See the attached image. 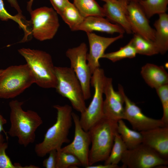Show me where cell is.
Returning <instances> with one entry per match:
<instances>
[{
    "mask_svg": "<svg viewBox=\"0 0 168 168\" xmlns=\"http://www.w3.org/2000/svg\"><path fill=\"white\" fill-rule=\"evenodd\" d=\"M56 91L68 99L72 107L81 113L86 108L82 88L74 72L71 67H55Z\"/></svg>",
    "mask_w": 168,
    "mask_h": 168,
    "instance_id": "cell-6",
    "label": "cell"
},
{
    "mask_svg": "<svg viewBox=\"0 0 168 168\" xmlns=\"http://www.w3.org/2000/svg\"><path fill=\"white\" fill-rule=\"evenodd\" d=\"M121 161L123 168H152L168 164V160L142 143L133 148L127 149Z\"/></svg>",
    "mask_w": 168,
    "mask_h": 168,
    "instance_id": "cell-9",
    "label": "cell"
},
{
    "mask_svg": "<svg viewBox=\"0 0 168 168\" xmlns=\"http://www.w3.org/2000/svg\"><path fill=\"white\" fill-rule=\"evenodd\" d=\"M88 131L91 144L88 155L89 166L105 161L109 156L118 133V122L104 116Z\"/></svg>",
    "mask_w": 168,
    "mask_h": 168,
    "instance_id": "cell-3",
    "label": "cell"
},
{
    "mask_svg": "<svg viewBox=\"0 0 168 168\" xmlns=\"http://www.w3.org/2000/svg\"><path fill=\"white\" fill-rule=\"evenodd\" d=\"M86 168H120L118 165H112L110 164L99 165H91L88 166Z\"/></svg>",
    "mask_w": 168,
    "mask_h": 168,
    "instance_id": "cell-36",
    "label": "cell"
},
{
    "mask_svg": "<svg viewBox=\"0 0 168 168\" xmlns=\"http://www.w3.org/2000/svg\"><path fill=\"white\" fill-rule=\"evenodd\" d=\"M129 2H138L142 0H127Z\"/></svg>",
    "mask_w": 168,
    "mask_h": 168,
    "instance_id": "cell-38",
    "label": "cell"
},
{
    "mask_svg": "<svg viewBox=\"0 0 168 168\" xmlns=\"http://www.w3.org/2000/svg\"><path fill=\"white\" fill-rule=\"evenodd\" d=\"M72 118L75 125L74 139L69 144L61 147L64 152L72 154L80 161L82 166L85 167L88 166V155L91 140L88 131H85L80 123V117L72 112Z\"/></svg>",
    "mask_w": 168,
    "mask_h": 168,
    "instance_id": "cell-12",
    "label": "cell"
},
{
    "mask_svg": "<svg viewBox=\"0 0 168 168\" xmlns=\"http://www.w3.org/2000/svg\"><path fill=\"white\" fill-rule=\"evenodd\" d=\"M11 6L13 7L17 11L18 14L20 16L22 15V11L20 8L17 0H7Z\"/></svg>",
    "mask_w": 168,
    "mask_h": 168,
    "instance_id": "cell-35",
    "label": "cell"
},
{
    "mask_svg": "<svg viewBox=\"0 0 168 168\" xmlns=\"http://www.w3.org/2000/svg\"><path fill=\"white\" fill-rule=\"evenodd\" d=\"M24 103L17 100L9 102L11 125L7 133L11 137H16L18 143L26 147L34 142L36 130L43 121L36 112L24 110L22 107Z\"/></svg>",
    "mask_w": 168,
    "mask_h": 168,
    "instance_id": "cell-1",
    "label": "cell"
},
{
    "mask_svg": "<svg viewBox=\"0 0 168 168\" xmlns=\"http://www.w3.org/2000/svg\"><path fill=\"white\" fill-rule=\"evenodd\" d=\"M35 83L33 74L26 63L9 66L0 75V98H13Z\"/></svg>",
    "mask_w": 168,
    "mask_h": 168,
    "instance_id": "cell-5",
    "label": "cell"
},
{
    "mask_svg": "<svg viewBox=\"0 0 168 168\" xmlns=\"http://www.w3.org/2000/svg\"><path fill=\"white\" fill-rule=\"evenodd\" d=\"M7 123L6 119L3 116L0 112V145L5 142V140L2 133V131H4L3 127Z\"/></svg>",
    "mask_w": 168,
    "mask_h": 168,
    "instance_id": "cell-34",
    "label": "cell"
},
{
    "mask_svg": "<svg viewBox=\"0 0 168 168\" xmlns=\"http://www.w3.org/2000/svg\"><path fill=\"white\" fill-rule=\"evenodd\" d=\"M34 37L40 41L52 39L60 26L58 14L52 7L44 6L30 12Z\"/></svg>",
    "mask_w": 168,
    "mask_h": 168,
    "instance_id": "cell-8",
    "label": "cell"
},
{
    "mask_svg": "<svg viewBox=\"0 0 168 168\" xmlns=\"http://www.w3.org/2000/svg\"><path fill=\"white\" fill-rule=\"evenodd\" d=\"M137 54L135 48L130 41L129 43L116 51L105 54L102 58L108 59L115 62L125 58H133Z\"/></svg>",
    "mask_w": 168,
    "mask_h": 168,
    "instance_id": "cell-27",
    "label": "cell"
},
{
    "mask_svg": "<svg viewBox=\"0 0 168 168\" xmlns=\"http://www.w3.org/2000/svg\"><path fill=\"white\" fill-rule=\"evenodd\" d=\"M141 73L145 82L152 88L156 89L168 84V74L162 66L147 63L142 68Z\"/></svg>",
    "mask_w": 168,
    "mask_h": 168,
    "instance_id": "cell-19",
    "label": "cell"
},
{
    "mask_svg": "<svg viewBox=\"0 0 168 168\" xmlns=\"http://www.w3.org/2000/svg\"><path fill=\"white\" fill-rule=\"evenodd\" d=\"M82 31L87 33L94 31L113 34L114 33L124 34V30L119 25L113 24L103 17L91 16L85 18L83 22L73 31Z\"/></svg>",
    "mask_w": 168,
    "mask_h": 168,
    "instance_id": "cell-18",
    "label": "cell"
},
{
    "mask_svg": "<svg viewBox=\"0 0 168 168\" xmlns=\"http://www.w3.org/2000/svg\"><path fill=\"white\" fill-rule=\"evenodd\" d=\"M128 19L132 32L145 39L154 41L155 30L150 25L148 18L138 2H129Z\"/></svg>",
    "mask_w": 168,
    "mask_h": 168,
    "instance_id": "cell-14",
    "label": "cell"
},
{
    "mask_svg": "<svg viewBox=\"0 0 168 168\" xmlns=\"http://www.w3.org/2000/svg\"><path fill=\"white\" fill-rule=\"evenodd\" d=\"M48 157L43 162V167L46 168H56L57 151L56 150H52L49 153Z\"/></svg>",
    "mask_w": 168,
    "mask_h": 168,
    "instance_id": "cell-32",
    "label": "cell"
},
{
    "mask_svg": "<svg viewBox=\"0 0 168 168\" xmlns=\"http://www.w3.org/2000/svg\"><path fill=\"white\" fill-rule=\"evenodd\" d=\"M57 151L56 168H74L82 166L79 159L73 154L63 152L60 148Z\"/></svg>",
    "mask_w": 168,
    "mask_h": 168,
    "instance_id": "cell-28",
    "label": "cell"
},
{
    "mask_svg": "<svg viewBox=\"0 0 168 168\" xmlns=\"http://www.w3.org/2000/svg\"><path fill=\"white\" fill-rule=\"evenodd\" d=\"M49 0L54 9L59 15L61 14L67 4L69 1V0Z\"/></svg>",
    "mask_w": 168,
    "mask_h": 168,
    "instance_id": "cell-33",
    "label": "cell"
},
{
    "mask_svg": "<svg viewBox=\"0 0 168 168\" xmlns=\"http://www.w3.org/2000/svg\"><path fill=\"white\" fill-rule=\"evenodd\" d=\"M128 149L119 134H116L110 155L104 161L105 164L117 165L121 160L124 152Z\"/></svg>",
    "mask_w": 168,
    "mask_h": 168,
    "instance_id": "cell-26",
    "label": "cell"
},
{
    "mask_svg": "<svg viewBox=\"0 0 168 168\" xmlns=\"http://www.w3.org/2000/svg\"><path fill=\"white\" fill-rule=\"evenodd\" d=\"M124 98V119L131 124L133 130L142 132L158 127L166 126L161 119L150 118L144 114L141 109L126 95L124 88L122 90Z\"/></svg>",
    "mask_w": 168,
    "mask_h": 168,
    "instance_id": "cell-13",
    "label": "cell"
},
{
    "mask_svg": "<svg viewBox=\"0 0 168 168\" xmlns=\"http://www.w3.org/2000/svg\"><path fill=\"white\" fill-rule=\"evenodd\" d=\"M2 70H3V69H0V75H1V73L2 72Z\"/></svg>",
    "mask_w": 168,
    "mask_h": 168,
    "instance_id": "cell-39",
    "label": "cell"
},
{
    "mask_svg": "<svg viewBox=\"0 0 168 168\" xmlns=\"http://www.w3.org/2000/svg\"><path fill=\"white\" fill-rule=\"evenodd\" d=\"M149 19L155 15L166 13L168 0H142L138 2Z\"/></svg>",
    "mask_w": 168,
    "mask_h": 168,
    "instance_id": "cell-25",
    "label": "cell"
},
{
    "mask_svg": "<svg viewBox=\"0 0 168 168\" xmlns=\"http://www.w3.org/2000/svg\"><path fill=\"white\" fill-rule=\"evenodd\" d=\"M158 15L154 24L155 29L153 42L159 53L163 54L168 50V14L165 13Z\"/></svg>",
    "mask_w": 168,
    "mask_h": 168,
    "instance_id": "cell-20",
    "label": "cell"
},
{
    "mask_svg": "<svg viewBox=\"0 0 168 168\" xmlns=\"http://www.w3.org/2000/svg\"><path fill=\"white\" fill-rule=\"evenodd\" d=\"M105 2L103 6L105 16L120 26L128 34L132 33L128 22L127 0H100Z\"/></svg>",
    "mask_w": 168,
    "mask_h": 168,
    "instance_id": "cell-16",
    "label": "cell"
},
{
    "mask_svg": "<svg viewBox=\"0 0 168 168\" xmlns=\"http://www.w3.org/2000/svg\"><path fill=\"white\" fill-rule=\"evenodd\" d=\"M89 46L87 55L88 65L92 74L100 67L99 60L102 58L106 49L116 41L123 38V34L116 36L106 37L98 35L93 32L86 33Z\"/></svg>",
    "mask_w": 168,
    "mask_h": 168,
    "instance_id": "cell-15",
    "label": "cell"
},
{
    "mask_svg": "<svg viewBox=\"0 0 168 168\" xmlns=\"http://www.w3.org/2000/svg\"><path fill=\"white\" fill-rule=\"evenodd\" d=\"M34 0H30L27 3V9L30 12L32 10V6Z\"/></svg>",
    "mask_w": 168,
    "mask_h": 168,
    "instance_id": "cell-37",
    "label": "cell"
},
{
    "mask_svg": "<svg viewBox=\"0 0 168 168\" xmlns=\"http://www.w3.org/2000/svg\"><path fill=\"white\" fill-rule=\"evenodd\" d=\"M130 41L137 54L152 56L159 53L153 41L147 40L138 34H134L133 38Z\"/></svg>",
    "mask_w": 168,
    "mask_h": 168,
    "instance_id": "cell-24",
    "label": "cell"
},
{
    "mask_svg": "<svg viewBox=\"0 0 168 168\" xmlns=\"http://www.w3.org/2000/svg\"><path fill=\"white\" fill-rule=\"evenodd\" d=\"M18 52L25 58L31 70L35 83L44 88H55L57 79L51 55L40 50L22 48Z\"/></svg>",
    "mask_w": 168,
    "mask_h": 168,
    "instance_id": "cell-4",
    "label": "cell"
},
{
    "mask_svg": "<svg viewBox=\"0 0 168 168\" xmlns=\"http://www.w3.org/2000/svg\"><path fill=\"white\" fill-rule=\"evenodd\" d=\"M162 105L163 115L161 119L168 126V84L161 86L156 89Z\"/></svg>",
    "mask_w": 168,
    "mask_h": 168,
    "instance_id": "cell-31",
    "label": "cell"
},
{
    "mask_svg": "<svg viewBox=\"0 0 168 168\" xmlns=\"http://www.w3.org/2000/svg\"><path fill=\"white\" fill-rule=\"evenodd\" d=\"M118 133L128 149L133 148L142 143L140 132L130 129L123 119L118 121Z\"/></svg>",
    "mask_w": 168,
    "mask_h": 168,
    "instance_id": "cell-21",
    "label": "cell"
},
{
    "mask_svg": "<svg viewBox=\"0 0 168 168\" xmlns=\"http://www.w3.org/2000/svg\"><path fill=\"white\" fill-rule=\"evenodd\" d=\"M106 76L104 70L100 68L92 73L91 84L94 89V93L89 105L81 113L79 119L82 128L88 131L95 124L104 116L103 94L104 86Z\"/></svg>",
    "mask_w": 168,
    "mask_h": 168,
    "instance_id": "cell-7",
    "label": "cell"
},
{
    "mask_svg": "<svg viewBox=\"0 0 168 168\" xmlns=\"http://www.w3.org/2000/svg\"><path fill=\"white\" fill-rule=\"evenodd\" d=\"M142 143L150 147L162 158L168 159V126L158 127L140 132Z\"/></svg>",
    "mask_w": 168,
    "mask_h": 168,
    "instance_id": "cell-17",
    "label": "cell"
},
{
    "mask_svg": "<svg viewBox=\"0 0 168 168\" xmlns=\"http://www.w3.org/2000/svg\"><path fill=\"white\" fill-rule=\"evenodd\" d=\"M8 146L7 142H4L0 145V168H39L35 165L23 166L19 163L13 164L6 153Z\"/></svg>",
    "mask_w": 168,
    "mask_h": 168,
    "instance_id": "cell-29",
    "label": "cell"
},
{
    "mask_svg": "<svg viewBox=\"0 0 168 168\" xmlns=\"http://www.w3.org/2000/svg\"><path fill=\"white\" fill-rule=\"evenodd\" d=\"M123 87L118 85V91H115L113 87L112 79L106 77L104 86L105 99L103 101L104 116L118 122L124 117V98L122 94Z\"/></svg>",
    "mask_w": 168,
    "mask_h": 168,
    "instance_id": "cell-11",
    "label": "cell"
},
{
    "mask_svg": "<svg viewBox=\"0 0 168 168\" xmlns=\"http://www.w3.org/2000/svg\"><path fill=\"white\" fill-rule=\"evenodd\" d=\"M73 3L84 18L105 16L102 7L95 0H73Z\"/></svg>",
    "mask_w": 168,
    "mask_h": 168,
    "instance_id": "cell-22",
    "label": "cell"
},
{
    "mask_svg": "<svg viewBox=\"0 0 168 168\" xmlns=\"http://www.w3.org/2000/svg\"><path fill=\"white\" fill-rule=\"evenodd\" d=\"M88 48L86 44L81 43L77 47L68 49L66 51L71 68L74 72L81 85L85 100L91 97V80L92 74L87 61Z\"/></svg>",
    "mask_w": 168,
    "mask_h": 168,
    "instance_id": "cell-10",
    "label": "cell"
},
{
    "mask_svg": "<svg viewBox=\"0 0 168 168\" xmlns=\"http://www.w3.org/2000/svg\"><path fill=\"white\" fill-rule=\"evenodd\" d=\"M53 107L57 110L56 121L48 129L42 141L35 146V152L39 157L44 156L52 150L61 148L63 143L70 142L68 136L73 121L72 107L68 105Z\"/></svg>",
    "mask_w": 168,
    "mask_h": 168,
    "instance_id": "cell-2",
    "label": "cell"
},
{
    "mask_svg": "<svg viewBox=\"0 0 168 168\" xmlns=\"http://www.w3.org/2000/svg\"><path fill=\"white\" fill-rule=\"evenodd\" d=\"M0 19L4 21L12 20L17 23L24 31L26 37L30 33V32L28 30L27 25L23 21V20L25 19L23 16L18 14L12 16L9 14L5 7L3 0H0Z\"/></svg>",
    "mask_w": 168,
    "mask_h": 168,
    "instance_id": "cell-30",
    "label": "cell"
},
{
    "mask_svg": "<svg viewBox=\"0 0 168 168\" xmlns=\"http://www.w3.org/2000/svg\"><path fill=\"white\" fill-rule=\"evenodd\" d=\"M60 15L72 31L81 24L85 18L74 4L70 1Z\"/></svg>",
    "mask_w": 168,
    "mask_h": 168,
    "instance_id": "cell-23",
    "label": "cell"
}]
</instances>
